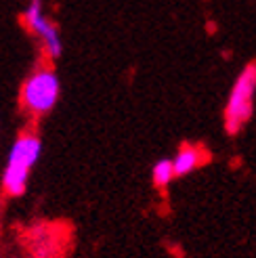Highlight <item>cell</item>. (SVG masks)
Here are the masks:
<instances>
[{"label":"cell","instance_id":"cell-1","mask_svg":"<svg viewBox=\"0 0 256 258\" xmlns=\"http://www.w3.org/2000/svg\"><path fill=\"white\" fill-rule=\"evenodd\" d=\"M42 153V141L38 135H21L9 151V160L3 172V189L9 196H23L30 183V172Z\"/></svg>","mask_w":256,"mask_h":258},{"label":"cell","instance_id":"cell-2","mask_svg":"<svg viewBox=\"0 0 256 258\" xmlns=\"http://www.w3.org/2000/svg\"><path fill=\"white\" fill-rule=\"evenodd\" d=\"M254 97H256V63H248L235 78L225 103L223 118H225V131L229 135H237L246 128L254 113Z\"/></svg>","mask_w":256,"mask_h":258},{"label":"cell","instance_id":"cell-3","mask_svg":"<svg viewBox=\"0 0 256 258\" xmlns=\"http://www.w3.org/2000/svg\"><path fill=\"white\" fill-rule=\"evenodd\" d=\"M61 95V82L55 70L40 68L36 70L21 88V103L25 111L32 115H44L57 105Z\"/></svg>","mask_w":256,"mask_h":258},{"label":"cell","instance_id":"cell-4","mask_svg":"<svg viewBox=\"0 0 256 258\" xmlns=\"http://www.w3.org/2000/svg\"><path fill=\"white\" fill-rule=\"evenodd\" d=\"M23 21L30 28V32H34L40 42L44 46V53L50 59H59L63 53V42H61V34L59 28L44 15L42 9V0H30L28 9L23 13Z\"/></svg>","mask_w":256,"mask_h":258},{"label":"cell","instance_id":"cell-5","mask_svg":"<svg viewBox=\"0 0 256 258\" xmlns=\"http://www.w3.org/2000/svg\"><path fill=\"white\" fill-rule=\"evenodd\" d=\"M206 151L198 145H191V143H185L181 145V149L176 151V156L172 160V166H174V176H185V174H191L194 170H198L200 166L206 162Z\"/></svg>","mask_w":256,"mask_h":258},{"label":"cell","instance_id":"cell-6","mask_svg":"<svg viewBox=\"0 0 256 258\" xmlns=\"http://www.w3.org/2000/svg\"><path fill=\"white\" fill-rule=\"evenodd\" d=\"M174 176V166H172V160H158L156 164H153L151 168V180L153 185H156L158 189H164L168 187L172 183Z\"/></svg>","mask_w":256,"mask_h":258}]
</instances>
